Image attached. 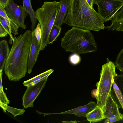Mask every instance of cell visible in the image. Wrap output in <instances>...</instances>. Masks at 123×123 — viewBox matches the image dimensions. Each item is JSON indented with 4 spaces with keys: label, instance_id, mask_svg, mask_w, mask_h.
Wrapping results in <instances>:
<instances>
[{
    "label": "cell",
    "instance_id": "cell-26",
    "mask_svg": "<svg viewBox=\"0 0 123 123\" xmlns=\"http://www.w3.org/2000/svg\"><path fill=\"white\" fill-rule=\"evenodd\" d=\"M0 102L7 105L9 103V101L7 97L6 94L4 91L1 84H0Z\"/></svg>",
    "mask_w": 123,
    "mask_h": 123
},
{
    "label": "cell",
    "instance_id": "cell-28",
    "mask_svg": "<svg viewBox=\"0 0 123 123\" xmlns=\"http://www.w3.org/2000/svg\"><path fill=\"white\" fill-rule=\"evenodd\" d=\"M8 33L2 25L0 24V37H5L8 35Z\"/></svg>",
    "mask_w": 123,
    "mask_h": 123
},
{
    "label": "cell",
    "instance_id": "cell-5",
    "mask_svg": "<svg viewBox=\"0 0 123 123\" xmlns=\"http://www.w3.org/2000/svg\"><path fill=\"white\" fill-rule=\"evenodd\" d=\"M107 62L102 66L99 81L97 82L95 97L97 105L104 111L109 96L111 94V88L116 76V66L114 63L107 58Z\"/></svg>",
    "mask_w": 123,
    "mask_h": 123
},
{
    "label": "cell",
    "instance_id": "cell-31",
    "mask_svg": "<svg viewBox=\"0 0 123 123\" xmlns=\"http://www.w3.org/2000/svg\"><path fill=\"white\" fill-rule=\"evenodd\" d=\"M62 122L63 123H77V121L75 120L74 121H64Z\"/></svg>",
    "mask_w": 123,
    "mask_h": 123
},
{
    "label": "cell",
    "instance_id": "cell-22",
    "mask_svg": "<svg viewBox=\"0 0 123 123\" xmlns=\"http://www.w3.org/2000/svg\"><path fill=\"white\" fill-rule=\"evenodd\" d=\"M0 23L9 36V43L11 44H12V42L14 41V37L12 34L11 29L5 20L0 16Z\"/></svg>",
    "mask_w": 123,
    "mask_h": 123
},
{
    "label": "cell",
    "instance_id": "cell-10",
    "mask_svg": "<svg viewBox=\"0 0 123 123\" xmlns=\"http://www.w3.org/2000/svg\"><path fill=\"white\" fill-rule=\"evenodd\" d=\"M32 37L28 63V72L30 74L36 62L40 52V44L38 43L34 31H32Z\"/></svg>",
    "mask_w": 123,
    "mask_h": 123
},
{
    "label": "cell",
    "instance_id": "cell-25",
    "mask_svg": "<svg viewBox=\"0 0 123 123\" xmlns=\"http://www.w3.org/2000/svg\"><path fill=\"white\" fill-rule=\"evenodd\" d=\"M114 81L120 89L123 96V74H117Z\"/></svg>",
    "mask_w": 123,
    "mask_h": 123
},
{
    "label": "cell",
    "instance_id": "cell-11",
    "mask_svg": "<svg viewBox=\"0 0 123 123\" xmlns=\"http://www.w3.org/2000/svg\"><path fill=\"white\" fill-rule=\"evenodd\" d=\"M97 105L95 102L90 101L85 105L79 106L78 107L65 111L51 114H72L78 117H86V114L95 108Z\"/></svg>",
    "mask_w": 123,
    "mask_h": 123
},
{
    "label": "cell",
    "instance_id": "cell-29",
    "mask_svg": "<svg viewBox=\"0 0 123 123\" xmlns=\"http://www.w3.org/2000/svg\"><path fill=\"white\" fill-rule=\"evenodd\" d=\"M10 0H0V6L4 8L8 4Z\"/></svg>",
    "mask_w": 123,
    "mask_h": 123
},
{
    "label": "cell",
    "instance_id": "cell-23",
    "mask_svg": "<svg viewBox=\"0 0 123 123\" xmlns=\"http://www.w3.org/2000/svg\"><path fill=\"white\" fill-rule=\"evenodd\" d=\"M114 64L116 67L123 73V48L117 56Z\"/></svg>",
    "mask_w": 123,
    "mask_h": 123
},
{
    "label": "cell",
    "instance_id": "cell-27",
    "mask_svg": "<svg viewBox=\"0 0 123 123\" xmlns=\"http://www.w3.org/2000/svg\"><path fill=\"white\" fill-rule=\"evenodd\" d=\"M36 37L39 43H40L42 32L40 25L39 23L37 25V27L34 30Z\"/></svg>",
    "mask_w": 123,
    "mask_h": 123
},
{
    "label": "cell",
    "instance_id": "cell-24",
    "mask_svg": "<svg viewBox=\"0 0 123 123\" xmlns=\"http://www.w3.org/2000/svg\"><path fill=\"white\" fill-rule=\"evenodd\" d=\"M69 60L70 63L73 65H75L80 62L81 58L79 54L74 53L70 56Z\"/></svg>",
    "mask_w": 123,
    "mask_h": 123
},
{
    "label": "cell",
    "instance_id": "cell-15",
    "mask_svg": "<svg viewBox=\"0 0 123 123\" xmlns=\"http://www.w3.org/2000/svg\"><path fill=\"white\" fill-rule=\"evenodd\" d=\"M10 51L7 42L5 40L0 42V71L3 70Z\"/></svg>",
    "mask_w": 123,
    "mask_h": 123
},
{
    "label": "cell",
    "instance_id": "cell-18",
    "mask_svg": "<svg viewBox=\"0 0 123 123\" xmlns=\"http://www.w3.org/2000/svg\"><path fill=\"white\" fill-rule=\"evenodd\" d=\"M113 88L111 90V95L116 102L119 108L123 110V96L119 87L115 82L113 83Z\"/></svg>",
    "mask_w": 123,
    "mask_h": 123
},
{
    "label": "cell",
    "instance_id": "cell-3",
    "mask_svg": "<svg viewBox=\"0 0 123 123\" xmlns=\"http://www.w3.org/2000/svg\"><path fill=\"white\" fill-rule=\"evenodd\" d=\"M61 46L67 52L79 54L97 51L94 36L89 30L73 27L61 38Z\"/></svg>",
    "mask_w": 123,
    "mask_h": 123
},
{
    "label": "cell",
    "instance_id": "cell-7",
    "mask_svg": "<svg viewBox=\"0 0 123 123\" xmlns=\"http://www.w3.org/2000/svg\"><path fill=\"white\" fill-rule=\"evenodd\" d=\"M5 9L7 15L19 27L26 29L25 22L28 13L23 6L17 5L13 0H10Z\"/></svg>",
    "mask_w": 123,
    "mask_h": 123
},
{
    "label": "cell",
    "instance_id": "cell-8",
    "mask_svg": "<svg viewBox=\"0 0 123 123\" xmlns=\"http://www.w3.org/2000/svg\"><path fill=\"white\" fill-rule=\"evenodd\" d=\"M48 78H46L34 85L27 86V89L22 98L24 108L33 107V103L45 86Z\"/></svg>",
    "mask_w": 123,
    "mask_h": 123
},
{
    "label": "cell",
    "instance_id": "cell-14",
    "mask_svg": "<svg viewBox=\"0 0 123 123\" xmlns=\"http://www.w3.org/2000/svg\"><path fill=\"white\" fill-rule=\"evenodd\" d=\"M87 120L90 123L99 122L105 119L102 109L97 105L86 115Z\"/></svg>",
    "mask_w": 123,
    "mask_h": 123
},
{
    "label": "cell",
    "instance_id": "cell-13",
    "mask_svg": "<svg viewBox=\"0 0 123 123\" xmlns=\"http://www.w3.org/2000/svg\"><path fill=\"white\" fill-rule=\"evenodd\" d=\"M111 24L105 28L111 31H123V6L111 20Z\"/></svg>",
    "mask_w": 123,
    "mask_h": 123
},
{
    "label": "cell",
    "instance_id": "cell-19",
    "mask_svg": "<svg viewBox=\"0 0 123 123\" xmlns=\"http://www.w3.org/2000/svg\"><path fill=\"white\" fill-rule=\"evenodd\" d=\"M0 16L6 21L10 28L12 33L14 35H18L19 26L7 15L5 8L1 6H0Z\"/></svg>",
    "mask_w": 123,
    "mask_h": 123
},
{
    "label": "cell",
    "instance_id": "cell-6",
    "mask_svg": "<svg viewBox=\"0 0 123 123\" xmlns=\"http://www.w3.org/2000/svg\"><path fill=\"white\" fill-rule=\"evenodd\" d=\"M98 7V12L104 22L111 20L123 6V0H94Z\"/></svg>",
    "mask_w": 123,
    "mask_h": 123
},
{
    "label": "cell",
    "instance_id": "cell-30",
    "mask_svg": "<svg viewBox=\"0 0 123 123\" xmlns=\"http://www.w3.org/2000/svg\"><path fill=\"white\" fill-rule=\"evenodd\" d=\"M88 4L92 7H93L94 4V0H86Z\"/></svg>",
    "mask_w": 123,
    "mask_h": 123
},
{
    "label": "cell",
    "instance_id": "cell-17",
    "mask_svg": "<svg viewBox=\"0 0 123 123\" xmlns=\"http://www.w3.org/2000/svg\"><path fill=\"white\" fill-rule=\"evenodd\" d=\"M54 71L53 69H49L27 80L24 81L23 85L26 87L34 85L42 80L46 78Z\"/></svg>",
    "mask_w": 123,
    "mask_h": 123
},
{
    "label": "cell",
    "instance_id": "cell-21",
    "mask_svg": "<svg viewBox=\"0 0 123 123\" xmlns=\"http://www.w3.org/2000/svg\"><path fill=\"white\" fill-rule=\"evenodd\" d=\"M0 106L4 112H6V110L12 114L14 117L23 114L25 111L23 109H18L11 107L1 102H0Z\"/></svg>",
    "mask_w": 123,
    "mask_h": 123
},
{
    "label": "cell",
    "instance_id": "cell-12",
    "mask_svg": "<svg viewBox=\"0 0 123 123\" xmlns=\"http://www.w3.org/2000/svg\"><path fill=\"white\" fill-rule=\"evenodd\" d=\"M71 0H61L60 7L56 17L54 24L61 27L64 22L68 12Z\"/></svg>",
    "mask_w": 123,
    "mask_h": 123
},
{
    "label": "cell",
    "instance_id": "cell-2",
    "mask_svg": "<svg viewBox=\"0 0 123 123\" xmlns=\"http://www.w3.org/2000/svg\"><path fill=\"white\" fill-rule=\"evenodd\" d=\"M102 17L86 0H71L64 24L98 31L105 28Z\"/></svg>",
    "mask_w": 123,
    "mask_h": 123
},
{
    "label": "cell",
    "instance_id": "cell-1",
    "mask_svg": "<svg viewBox=\"0 0 123 123\" xmlns=\"http://www.w3.org/2000/svg\"><path fill=\"white\" fill-rule=\"evenodd\" d=\"M32 37V31L27 30L16 37L6 60L4 68L10 81H18L28 71V63Z\"/></svg>",
    "mask_w": 123,
    "mask_h": 123
},
{
    "label": "cell",
    "instance_id": "cell-32",
    "mask_svg": "<svg viewBox=\"0 0 123 123\" xmlns=\"http://www.w3.org/2000/svg\"></svg>",
    "mask_w": 123,
    "mask_h": 123
},
{
    "label": "cell",
    "instance_id": "cell-20",
    "mask_svg": "<svg viewBox=\"0 0 123 123\" xmlns=\"http://www.w3.org/2000/svg\"><path fill=\"white\" fill-rule=\"evenodd\" d=\"M61 28L54 24L50 31L48 39V44H52L57 40V38L61 32Z\"/></svg>",
    "mask_w": 123,
    "mask_h": 123
},
{
    "label": "cell",
    "instance_id": "cell-16",
    "mask_svg": "<svg viewBox=\"0 0 123 123\" xmlns=\"http://www.w3.org/2000/svg\"><path fill=\"white\" fill-rule=\"evenodd\" d=\"M23 7L30 16L31 24V29L33 31L36 28L37 20L35 12L33 9L30 0H22Z\"/></svg>",
    "mask_w": 123,
    "mask_h": 123
},
{
    "label": "cell",
    "instance_id": "cell-9",
    "mask_svg": "<svg viewBox=\"0 0 123 123\" xmlns=\"http://www.w3.org/2000/svg\"><path fill=\"white\" fill-rule=\"evenodd\" d=\"M119 107L111 94L107 99L103 113L105 123H112L123 120V115L119 111Z\"/></svg>",
    "mask_w": 123,
    "mask_h": 123
},
{
    "label": "cell",
    "instance_id": "cell-4",
    "mask_svg": "<svg viewBox=\"0 0 123 123\" xmlns=\"http://www.w3.org/2000/svg\"><path fill=\"white\" fill-rule=\"evenodd\" d=\"M60 5V1H45L35 12L36 18L40 25L41 30L40 51L44 50L48 44L49 33L54 24Z\"/></svg>",
    "mask_w": 123,
    "mask_h": 123
}]
</instances>
